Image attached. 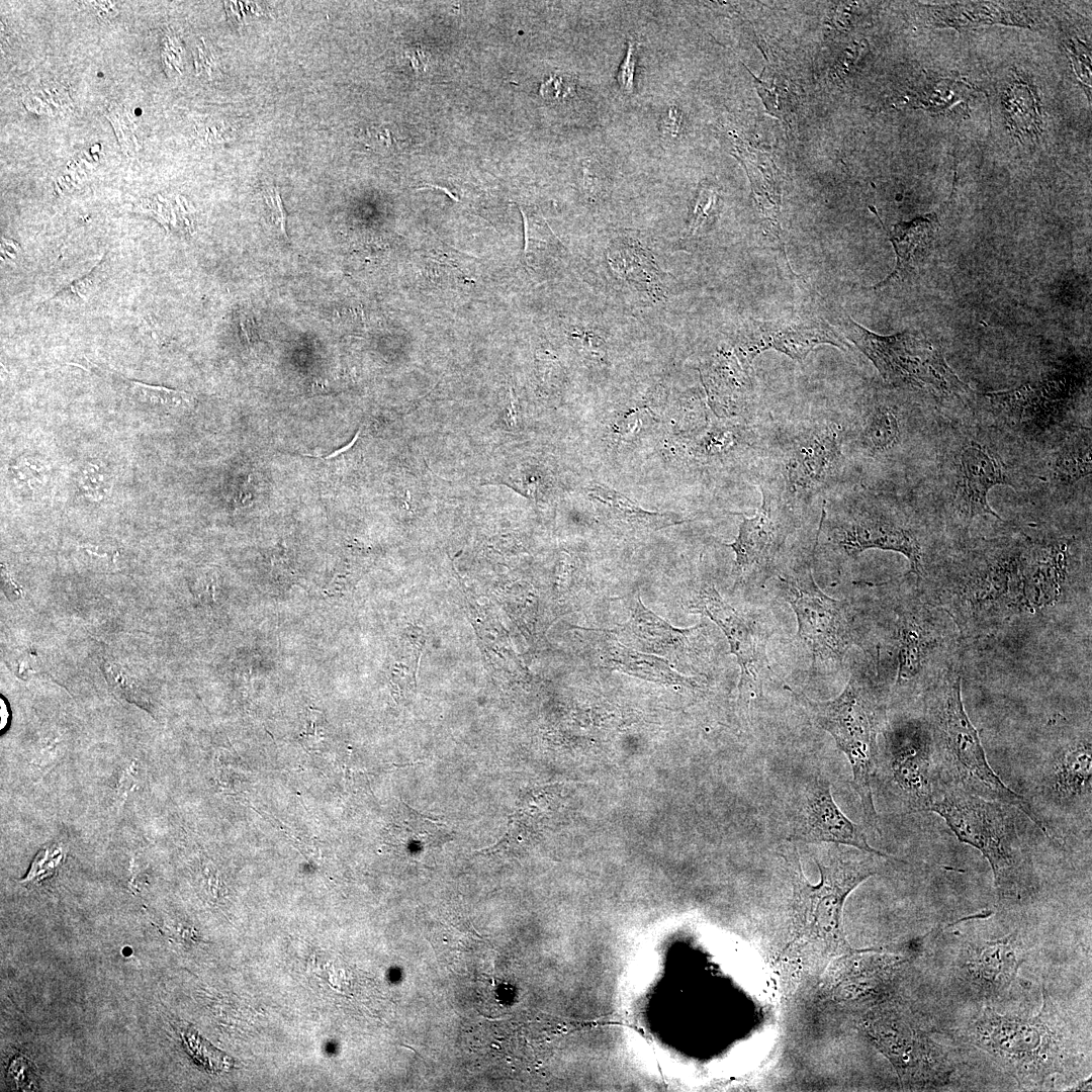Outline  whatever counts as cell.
<instances>
[{"mask_svg":"<svg viewBox=\"0 0 1092 1092\" xmlns=\"http://www.w3.org/2000/svg\"><path fill=\"white\" fill-rule=\"evenodd\" d=\"M62 858L63 850L61 847L52 846L41 850L35 857L26 880L42 879L51 875L56 867L61 863Z\"/></svg>","mask_w":1092,"mask_h":1092,"instance_id":"obj_34","label":"cell"},{"mask_svg":"<svg viewBox=\"0 0 1092 1092\" xmlns=\"http://www.w3.org/2000/svg\"><path fill=\"white\" fill-rule=\"evenodd\" d=\"M839 416L844 452L859 483L903 471L925 437L924 418L883 391L863 394Z\"/></svg>","mask_w":1092,"mask_h":1092,"instance_id":"obj_11","label":"cell"},{"mask_svg":"<svg viewBox=\"0 0 1092 1092\" xmlns=\"http://www.w3.org/2000/svg\"><path fill=\"white\" fill-rule=\"evenodd\" d=\"M11 473L19 482L31 486L32 481H38V467L31 464L27 459H22L15 465L10 466Z\"/></svg>","mask_w":1092,"mask_h":1092,"instance_id":"obj_38","label":"cell"},{"mask_svg":"<svg viewBox=\"0 0 1092 1092\" xmlns=\"http://www.w3.org/2000/svg\"><path fill=\"white\" fill-rule=\"evenodd\" d=\"M1092 747L1090 731L1068 738L1048 756L1036 787L1040 806L1055 815L1090 814Z\"/></svg>","mask_w":1092,"mask_h":1092,"instance_id":"obj_17","label":"cell"},{"mask_svg":"<svg viewBox=\"0 0 1092 1092\" xmlns=\"http://www.w3.org/2000/svg\"><path fill=\"white\" fill-rule=\"evenodd\" d=\"M787 841L840 844L891 858L888 853L871 846L863 828L839 809L829 780L821 774L807 783Z\"/></svg>","mask_w":1092,"mask_h":1092,"instance_id":"obj_20","label":"cell"},{"mask_svg":"<svg viewBox=\"0 0 1092 1092\" xmlns=\"http://www.w3.org/2000/svg\"><path fill=\"white\" fill-rule=\"evenodd\" d=\"M639 44L640 43L634 36H630L628 38L626 55L616 75V80L619 88L626 95H632L635 89L634 79L639 54Z\"/></svg>","mask_w":1092,"mask_h":1092,"instance_id":"obj_33","label":"cell"},{"mask_svg":"<svg viewBox=\"0 0 1092 1092\" xmlns=\"http://www.w3.org/2000/svg\"><path fill=\"white\" fill-rule=\"evenodd\" d=\"M703 628L704 625L687 629L671 626L649 610L637 595L622 631L646 652L693 661L703 651Z\"/></svg>","mask_w":1092,"mask_h":1092,"instance_id":"obj_23","label":"cell"},{"mask_svg":"<svg viewBox=\"0 0 1092 1092\" xmlns=\"http://www.w3.org/2000/svg\"><path fill=\"white\" fill-rule=\"evenodd\" d=\"M90 5L94 8L97 16L101 20H108L114 17L118 13L116 2L112 1H91Z\"/></svg>","mask_w":1092,"mask_h":1092,"instance_id":"obj_39","label":"cell"},{"mask_svg":"<svg viewBox=\"0 0 1092 1092\" xmlns=\"http://www.w3.org/2000/svg\"><path fill=\"white\" fill-rule=\"evenodd\" d=\"M962 673L963 662L932 688L921 704L931 731L939 780L1016 807L1048 836L1031 804L1007 787L989 764L978 731L965 710Z\"/></svg>","mask_w":1092,"mask_h":1092,"instance_id":"obj_7","label":"cell"},{"mask_svg":"<svg viewBox=\"0 0 1092 1092\" xmlns=\"http://www.w3.org/2000/svg\"><path fill=\"white\" fill-rule=\"evenodd\" d=\"M119 377L127 394L135 402L150 408L172 412L184 410L192 403V397L188 392Z\"/></svg>","mask_w":1092,"mask_h":1092,"instance_id":"obj_29","label":"cell"},{"mask_svg":"<svg viewBox=\"0 0 1092 1092\" xmlns=\"http://www.w3.org/2000/svg\"><path fill=\"white\" fill-rule=\"evenodd\" d=\"M1021 939L1011 933L997 939L970 941L964 952L967 981L983 996H997L1015 980L1025 961Z\"/></svg>","mask_w":1092,"mask_h":1092,"instance_id":"obj_21","label":"cell"},{"mask_svg":"<svg viewBox=\"0 0 1092 1092\" xmlns=\"http://www.w3.org/2000/svg\"><path fill=\"white\" fill-rule=\"evenodd\" d=\"M718 203L719 193L717 189L709 184L701 185L690 218L689 232L691 235H695L714 215Z\"/></svg>","mask_w":1092,"mask_h":1092,"instance_id":"obj_32","label":"cell"},{"mask_svg":"<svg viewBox=\"0 0 1092 1092\" xmlns=\"http://www.w3.org/2000/svg\"><path fill=\"white\" fill-rule=\"evenodd\" d=\"M771 479L804 521L814 505L859 483L843 448L839 413L765 424V448L755 474Z\"/></svg>","mask_w":1092,"mask_h":1092,"instance_id":"obj_4","label":"cell"},{"mask_svg":"<svg viewBox=\"0 0 1092 1092\" xmlns=\"http://www.w3.org/2000/svg\"><path fill=\"white\" fill-rule=\"evenodd\" d=\"M405 810L401 813V824L394 825L393 835L410 852L421 853L424 850L435 849L451 839V831L447 826L434 821L404 805Z\"/></svg>","mask_w":1092,"mask_h":1092,"instance_id":"obj_28","label":"cell"},{"mask_svg":"<svg viewBox=\"0 0 1092 1092\" xmlns=\"http://www.w3.org/2000/svg\"><path fill=\"white\" fill-rule=\"evenodd\" d=\"M1090 429L1075 432L1063 440L1051 457L1049 479L1057 488L1070 487L1091 474Z\"/></svg>","mask_w":1092,"mask_h":1092,"instance_id":"obj_27","label":"cell"},{"mask_svg":"<svg viewBox=\"0 0 1092 1092\" xmlns=\"http://www.w3.org/2000/svg\"><path fill=\"white\" fill-rule=\"evenodd\" d=\"M810 719L829 733L846 756L852 772L866 824L880 833L873 798V778L879 765V738L888 706L883 692L864 660L850 671L843 691L834 699L816 701L785 686Z\"/></svg>","mask_w":1092,"mask_h":1092,"instance_id":"obj_8","label":"cell"},{"mask_svg":"<svg viewBox=\"0 0 1092 1092\" xmlns=\"http://www.w3.org/2000/svg\"><path fill=\"white\" fill-rule=\"evenodd\" d=\"M845 337L876 366L883 379L897 388L928 389L940 397L969 398L972 390L960 380L942 353L923 334L904 331L882 336L850 316L842 321Z\"/></svg>","mask_w":1092,"mask_h":1092,"instance_id":"obj_12","label":"cell"},{"mask_svg":"<svg viewBox=\"0 0 1092 1092\" xmlns=\"http://www.w3.org/2000/svg\"><path fill=\"white\" fill-rule=\"evenodd\" d=\"M688 609L713 621L723 632L740 667L739 688L761 682L769 669L766 656L767 631L757 621L741 615L709 582H700L691 592Z\"/></svg>","mask_w":1092,"mask_h":1092,"instance_id":"obj_18","label":"cell"},{"mask_svg":"<svg viewBox=\"0 0 1092 1092\" xmlns=\"http://www.w3.org/2000/svg\"><path fill=\"white\" fill-rule=\"evenodd\" d=\"M969 1034L1024 1088L1048 1086L1072 1060L1071 1033L1044 987L1035 1015L1001 1014L986 1007Z\"/></svg>","mask_w":1092,"mask_h":1092,"instance_id":"obj_9","label":"cell"},{"mask_svg":"<svg viewBox=\"0 0 1092 1092\" xmlns=\"http://www.w3.org/2000/svg\"><path fill=\"white\" fill-rule=\"evenodd\" d=\"M822 344H830L844 351L848 346L836 331L818 317L791 315L776 321L751 320L737 335L735 354L748 368L755 357L766 350H776L803 362L813 349Z\"/></svg>","mask_w":1092,"mask_h":1092,"instance_id":"obj_19","label":"cell"},{"mask_svg":"<svg viewBox=\"0 0 1092 1092\" xmlns=\"http://www.w3.org/2000/svg\"><path fill=\"white\" fill-rule=\"evenodd\" d=\"M938 221L929 214L895 224L890 233L897 262L893 272L873 288H884L907 278L926 256L934 240Z\"/></svg>","mask_w":1092,"mask_h":1092,"instance_id":"obj_26","label":"cell"},{"mask_svg":"<svg viewBox=\"0 0 1092 1092\" xmlns=\"http://www.w3.org/2000/svg\"><path fill=\"white\" fill-rule=\"evenodd\" d=\"M948 544L937 519L910 498L856 483L822 503L812 556L840 567L869 549L893 551L920 581Z\"/></svg>","mask_w":1092,"mask_h":1092,"instance_id":"obj_3","label":"cell"},{"mask_svg":"<svg viewBox=\"0 0 1092 1092\" xmlns=\"http://www.w3.org/2000/svg\"><path fill=\"white\" fill-rule=\"evenodd\" d=\"M77 485L85 497L100 502L109 491V472L99 461H86L80 466Z\"/></svg>","mask_w":1092,"mask_h":1092,"instance_id":"obj_31","label":"cell"},{"mask_svg":"<svg viewBox=\"0 0 1092 1092\" xmlns=\"http://www.w3.org/2000/svg\"><path fill=\"white\" fill-rule=\"evenodd\" d=\"M1090 1089H1091V1078H1089L1087 1080L1080 1081L1076 1086H1074L1070 1090H1072V1091H1076V1090L1083 1091V1090H1090Z\"/></svg>","mask_w":1092,"mask_h":1092,"instance_id":"obj_40","label":"cell"},{"mask_svg":"<svg viewBox=\"0 0 1092 1092\" xmlns=\"http://www.w3.org/2000/svg\"><path fill=\"white\" fill-rule=\"evenodd\" d=\"M756 478L761 505L752 518H742L735 540L726 544L735 554V586L768 578L787 539L803 523L771 479Z\"/></svg>","mask_w":1092,"mask_h":1092,"instance_id":"obj_15","label":"cell"},{"mask_svg":"<svg viewBox=\"0 0 1092 1092\" xmlns=\"http://www.w3.org/2000/svg\"><path fill=\"white\" fill-rule=\"evenodd\" d=\"M180 52L176 38L166 35L163 39L162 59L168 74L170 71H179Z\"/></svg>","mask_w":1092,"mask_h":1092,"instance_id":"obj_37","label":"cell"},{"mask_svg":"<svg viewBox=\"0 0 1092 1092\" xmlns=\"http://www.w3.org/2000/svg\"><path fill=\"white\" fill-rule=\"evenodd\" d=\"M104 115L111 122L124 155L131 156L142 148V140L138 135L139 125L129 110L111 102Z\"/></svg>","mask_w":1092,"mask_h":1092,"instance_id":"obj_30","label":"cell"},{"mask_svg":"<svg viewBox=\"0 0 1092 1092\" xmlns=\"http://www.w3.org/2000/svg\"><path fill=\"white\" fill-rule=\"evenodd\" d=\"M585 493L599 521L616 533L645 535L686 522L672 513L644 510L625 494L603 483H589Z\"/></svg>","mask_w":1092,"mask_h":1092,"instance_id":"obj_24","label":"cell"},{"mask_svg":"<svg viewBox=\"0 0 1092 1092\" xmlns=\"http://www.w3.org/2000/svg\"><path fill=\"white\" fill-rule=\"evenodd\" d=\"M264 198L271 222L286 237L285 212L279 190L274 187L267 189Z\"/></svg>","mask_w":1092,"mask_h":1092,"instance_id":"obj_36","label":"cell"},{"mask_svg":"<svg viewBox=\"0 0 1092 1092\" xmlns=\"http://www.w3.org/2000/svg\"><path fill=\"white\" fill-rule=\"evenodd\" d=\"M599 652L603 664L609 670L662 685L679 686L690 690L701 688L699 677L685 676L676 672L664 658L626 647L610 635L602 637Z\"/></svg>","mask_w":1092,"mask_h":1092,"instance_id":"obj_25","label":"cell"},{"mask_svg":"<svg viewBox=\"0 0 1092 1092\" xmlns=\"http://www.w3.org/2000/svg\"><path fill=\"white\" fill-rule=\"evenodd\" d=\"M994 406L1012 425L1029 432L1044 431L1064 419L1068 398L1063 382L1029 383L1018 388L989 394Z\"/></svg>","mask_w":1092,"mask_h":1092,"instance_id":"obj_22","label":"cell"},{"mask_svg":"<svg viewBox=\"0 0 1092 1092\" xmlns=\"http://www.w3.org/2000/svg\"><path fill=\"white\" fill-rule=\"evenodd\" d=\"M1034 539L1020 531L949 544L919 582L953 621L963 641L998 634L1042 613L1033 579Z\"/></svg>","mask_w":1092,"mask_h":1092,"instance_id":"obj_2","label":"cell"},{"mask_svg":"<svg viewBox=\"0 0 1092 1092\" xmlns=\"http://www.w3.org/2000/svg\"><path fill=\"white\" fill-rule=\"evenodd\" d=\"M939 455L942 510L937 516L949 543L970 537L977 517L1004 520L991 508L988 494L998 485L1017 488L1019 472L1007 462L996 441L975 428L950 433Z\"/></svg>","mask_w":1092,"mask_h":1092,"instance_id":"obj_10","label":"cell"},{"mask_svg":"<svg viewBox=\"0 0 1092 1092\" xmlns=\"http://www.w3.org/2000/svg\"><path fill=\"white\" fill-rule=\"evenodd\" d=\"M902 717H887L881 735L893 785L912 810L928 811L938 775L929 724L921 706L907 708Z\"/></svg>","mask_w":1092,"mask_h":1092,"instance_id":"obj_16","label":"cell"},{"mask_svg":"<svg viewBox=\"0 0 1092 1092\" xmlns=\"http://www.w3.org/2000/svg\"><path fill=\"white\" fill-rule=\"evenodd\" d=\"M872 601L859 619L862 652L887 706L919 707L959 663L966 643L953 621L915 577L864 583Z\"/></svg>","mask_w":1092,"mask_h":1092,"instance_id":"obj_1","label":"cell"},{"mask_svg":"<svg viewBox=\"0 0 1092 1092\" xmlns=\"http://www.w3.org/2000/svg\"><path fill=\"white\" fill-rule=\"evenodd\" d=\"M860 1026L893 1065L904 1088L936 1089L949 1083L956 1068L947 1051L904 1005L882 1002L867 1011Z\"/></svg>","mask_w":1092,"mask_h":1092,"instance_id":"obj_13","label":"cell"},{"mask_svg":"<svg viewBox=\"0 0 1092 1092\" xmlns=\"http://www.w3.org/2000/svg\"><path fill=\"white\" fill-rule=\"evenodd\" d=\"M959 841L988 860L1001 900L1024 901L1038 891L1031 852L1019 830L1016 807L971 794L938 779L929 810Z\"/></svg>","mask_w":1092,"mask_h":1092,"instance_id":"obj_6","label":"cell"},{"mask_svg":"<svg viewBox=\"0 0 1092 1092\" xmlns=\"http://www.w3.org/2000/svg\"><path fill=\"white\" fill-rule=\"evenodd\" d=\"M813 556L803 568L779 576L781 589L795 613L798 637L807 646L812 665L841 664L852 646L862 650L859 620L850 604L825 594L813 572Z\"/></svg>","mask_w":1092,"mask_h":1092,"instance_id":"obj_14","label":"cell"},{"mask_svg":"<svg viewBox=\"0 0 1092 1092\" xmlns=\"http://www.w3.org/2000/svg\"><path fill=\"white\" fill-rule=\"evenodd\" d=\"M570 337L576 340L589 359L603 360L607 355V344L598 335L585 329H577Z\"/></svg>","mask_w":1092,"mask_h":1092,"instance_id":"obj_35","label":"cell"},{"mask_svg":"<svg viewBox=\"0 0 1092 1092\" xmlns=\"http://www.w3.org/2000/svg\"><path fill=\"white\" fill-rule=\"evenodd\" d=\"M789 842L780 855L793 889V942H801L820 959L850 951L841 926L844 902L858 885L878 874L877 858L883 856L830 843L814 855L821 878L813 885L804 875L795 842Z\"/></svg>","mask_w":1092,"mask_h":1092,"instance_id":"obj_5","label":"cell"}]
</instances>
